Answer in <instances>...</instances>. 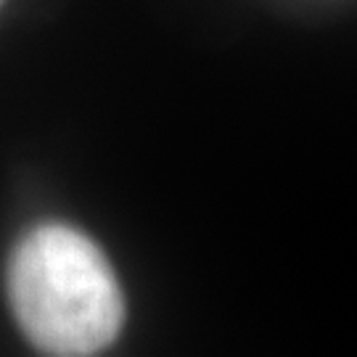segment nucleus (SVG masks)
<instances>
[{
	"instance_id": "nucleus-1",
	"label": "nucleus",
	"mask_w": 357,
	"mask_h": 357,
	"mask_svg": "<svg viewBox=\"0 0 357 357\" xmlns=\"http://www.w3.org/2000/svg\"><path fill=\"white\" fill-rule=\"evenodd\" d=\"M8 299L24 336L45 355H98L125 323L112 262L98 243L61 222L38 225L16 243Z\"/></svg>"
},
{
	"instance_id": "nucleus-2",
	"label": "nucleus",
	"mask_w": 357,
	"mask_h": 357,
	"mask_svg": "<svg viewBox=\"0 0 357 357\" xmlns=\"http://www.w3.org/2000/svg\"><path fill=\"white\" fill-rule=\"evenodd\" d=\"M3 3H6V0H0V6H3Z\"/></svg>"
}]
</instances>
